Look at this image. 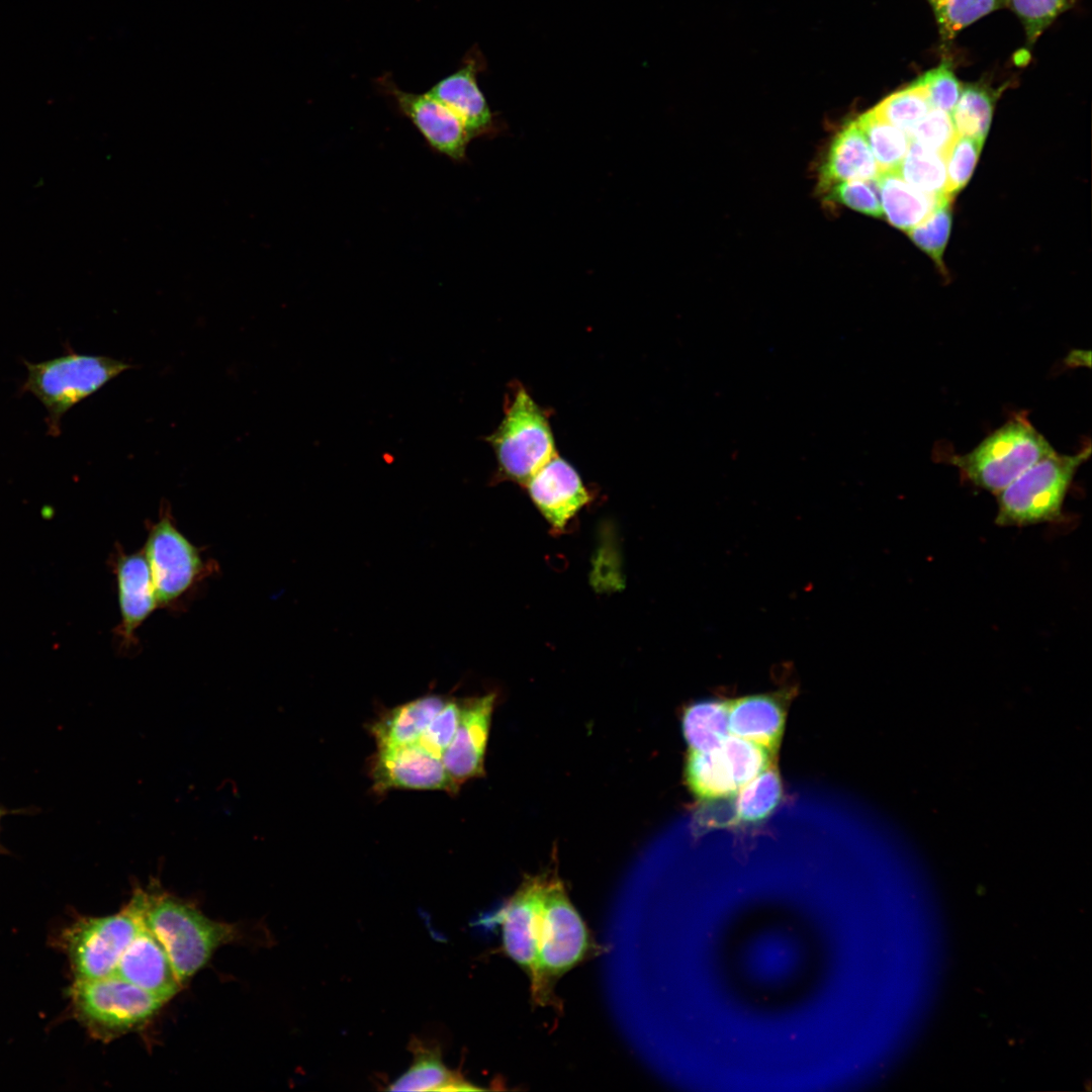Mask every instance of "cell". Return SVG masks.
Masks as SVG:
<instances>
[{"instance_id":"1","label":"cell","mask_w":1092,"mask_h":1092,"mask_svg":"<svg viewBox=\"0 0 1092 1092\" xmlns=\"http://www.w3.org/2000/svg\"><path fill=\"white\" fill-rule=\"evenodd\" d=\"M132 897L144 924L165 948L182 985L219 946L236 938L234 925L208 918L192 904L162 891L157 883L148 890L135 889Z\"/></svg>"},{"instance_id":"2","label":"cell","mask_w":1092,"mask_h":1092,"mask_svg":"<svg viewBox=\"0 0 1092 1092\" xmlns=\"http://www.w3.org/2000/svg\"><path fill=\"white\" fill-rule=\"evenodd\" d=\"M536 942L539 984L532 1001L539 1006H557L553 991L557 979L598 954L599 946L556 876L547 882Z\"/></svg>"},{"instance_id":"3","label":"cell","mask_w":1092,"mask_h":1092,"mask_svg":"<svg viewBox=\"0 0 1092 1092\" xmlns=\"http://www.w3.org/2000/svg\"><path fill=\"white\" fill-rule=\"evenodd\" d=\"M1054 451L1027 414L1016 413L971 451L952 454L947 462L965 481L996 495Z\"/></svg>"},{"instance_id":"4","label":"cell","mask_w":1092,"mask_h":1092,"mask_svg":"<svg viewBox=\"0 0 1092 1092\" xmlns=\"http://www.w3.org/2000/svg\"><path fill=\"white\" fill-rule=\"evenodd\" d=\"M484 440L497 464L492 483L511 480L525 485L557 454L548 414L518 383L507 396L499 425Z\"/></svg>"},{"instance_id":"5","label":"cell","mask_w":1092,"mask_h":1092,"mask_svg":"<svg viewBox=\"0 0 1092 1092\" xmlns=\"http://www.w3.org/2000/svg\"><path fill=\"white\" fill-rule=\"evenodd\" d=\"M1090 454L1088 442L1075 454L1054 451L1033 464L996 494L995 523L1002 527H1026L1061 521L1068 490Z\"/></svg>"},{"instance_id":"6","label":"cell","mask_w":1092,"mask_h":1092,"mask_svg":"<svg viewBox=\"0 0 1092 1092\" xmlns=\"http://www.w3.org/2000/svg\"><path fill=\"white\" fill-rule=\"evenodd\" d=\"M27 377L21 390L32 393L46 407L49 434L58 437L62 417L131 365L107 356L69 352L38 363L24 361Z\"/></svg>"},{"instance_id":"7","label":"cell","mask_w":1092,"mask_h":1092,"mask_svg":"<svg viewBox=\"0 0 1092 1092\" xmlns=\"http://www.w3.org/2000/svg\"><path fill=\"white\" fill-rule=\"evenodd\" d=\"M69 996L76 1019L102 1041L146 1026L167 1003L115 974L74 980Z\"/></svg>"},{"instance_id":"8","label":"cell","mask_w":1092,"mask_h":1092,"mask_svg":"<svg viewBox=\"0 0 1092 1092\" xmlns=\"http://www.w3.org/2000/svg\"><path fill=\"white\" fill-rule=\"evenodd\" d=\"M142 924L131 896L119 912L101 917H80L60 938L74 980H90L114 974L117 964Z\"/></svg>"},{"instance_id":"9","label":"cell","mask_w":1092,"mask_h":1092,"mask_svg":"<svg viewBox=\"0 0 1092 1092\" xmlns=\"http://www.w3.org/2000/svg\"><path fill=\"white\" fill-rule=\"evenodd\" d=\"M143 552L159 607L175 606L208 573L201 550L177 528L168 508L150 525Z\"/></svg>"},{"instance_id":"10","label":"cell","mask_w":1092,"mask_h":1092,"mask_svg":"<svg viewBox=\"0 0 1092 1092\" xmlns=\"http://www.w3.org/2000/svg\"><path fill=\"white\" fill-rule=\"evenodd\" d=\"M548 879L545 874L526 876L514 895L481 921L499 925L504 952L527 974L531 997L539 984L536 929Z\"/></svg>"},{"instance_id":"11","label":"cell","mask_w":1092,"mask_h":1092,"mask_svg":"<svg viewBox=\"0 0 1092 1092\" xmlns=\"http://www.w3.org/2000/svg\"><path fill=\"white\" fill-rule=\"evenodd\" d=\"M377 89L391 101L396 111L418 129L427 145L436 153L456 163L466 160L471 136L459 117L446 105L427 92L418 94L402 90L390 73L375 79Z\"/></svg>"},{"instance_id":"12","label":"cell","mask_w":1092,"mask_h":1092,"mask_svg":"<svg viewBox=\"0 0 1092 1092\" xmlns=\"http://www.w3.org/2000/svg\"><path fill=\"white\" fill-rule=\"evenodd\" d=\"M371 778L374 790H439L455 794L459 790L442 759L418 741L389 748H377L372 756Z\"/></svg>"},{"instance_id":"13","label":"cell","mask_w":1092,"mask_h":1092,"mask_svg":"<svg viewBox=\"0 0 1092 1092\" xmlns=\"http://www.w3.org/2000/svg\"><path fill=\"white\" fill-rule=\"evenodd\" d=\"M484 59L472 48L453 73L433 85L427 93L446 105L463 122L471 139L492 136L498 130L497 121L481 92L477 75L484 69Z\"/></svg>"},{"instance_id":"14","label":"cell","mask_w":1092,"mask_h":1092,"mask_svg":"<svg viewBox=\"0 0 1092 1092\" xmlns=\"http://www.w3.org/2000/svg\"><path fill=\"white\" fill-rule=\"evenodd\" d=\"M495 695L463 699L456 732L441 759L457 785L484 775V755Z\"/></svg>"},{"instance_id":"15","label":"cell","mask_w":1092,"mask_h":1092,"mask_svg":"<svg viewBox=\"0 0 1092 1092\" xmlns=\"http://www.w3.org/2000/svg\"><path fill=\"white\" fill-rule=\"evenodd\" d=\"M525 485L534 505L557 531L563 530L589 500L577 471L557 454Z\"/></svg>"},{"instance_id":"16","label":"cell","mask_w":1092,"mask_h":1092,"mask_svg":"<svg viewBox=\"0 0 1092 1092\" xmlns=\"http://www.w3.org/2000/svg\"><path fill=\"white\" fill-rule=\"evenodd\" d=\"M113 569L120 611L117 635L128 648L136 645V631L159 605L143 551L126 554L117 550Z\"/></svg>"},{"instance_id":"17","label":"cell","mask_w":1092,"mask_h":1092,"mask_svg":"<svg viewBox=\"0 0 1092 1092\" xmlns=\"http://www.w3.org/2000/svg\"><path fill=\"white\" fill-rule=\"evenodd\" d=\"M114 974L167 1002L182 986L165 948L143 920Z\"/></svg>"},{"instance_id":"18","label":"cell","mask_w":1092,"mask_h":1092,"mask_svg":"<svg viewBox=\"0 0 1092 1092\" xmlns=\"http://www.w3.org/2000/svg\"><path fill=\"white\" fill-rule=\"evenodd\" d=\"M791 697L792 691L782 690L728 701L729 732L761 745L776 755Z\"/></svg>"},{"instance_id":"19","label":"cell","mask_w":1092,"mask_h":1092,"mask_svg":"<svg viewBox=\"0 0 1092 1092\" xmlns=\"http://www.w3.org/2000/svg\"><path fill=\"white\" fill-rule=\"evenodd\" d=\"M878 165L855 120L847 122L834 136L820 167L818 188L826 192L839 182L875 180Z\"/></svg>"},{"instance_id":"20","label":"cell","mask_w":1092,"mask_h":1092,"mask_svg":"<svg viewBox=\"0 0 1092 1092\" xmlns=\"http://www.w3.org/2000/svg\"><path fill=\"white\" fill-rule=\"evenodd\" d=\"M408 1049L413 1062L408 1069L390 1084V1091H476L483 1090L468 1082L459 1072L449 1069L442 1060L437 1044L413 1037Z\"/></svg>"},{"instance_id":"21","label":"cell","mask_w":1092,"mask_h":1092,"mask_svg":"<svg viewBox=\"0 0 1092 1092\" xmlns=\"http://www.w3.org/2000/svg\"><path fill=\"white\" fill-rule=\"evenodd\" d=\"M883 215L895 228L908 232L925 220L951 196H934L907 183L898 170L879 173L876 178Z\"/></svg>"},{"instance_id":"22","label":"cell","mask_w":1092,"mask_h":1092,"mask_svg":"<svg viewBox=\"0 0 1092 1092\" xmlns=\"http://www.w3.org/2000/svg\"><path fill=\"white\" fill-rule=\"evenodd\" d=\"M447 700L442 695H426L381 714L370 727L377 748L417 742Z\"/></svg>"},{"instance_id":"23","label":"cell","mask_w":1092,"mask_h":1092,"mask_svg":"<svg viewBox=\"0 0 1092 1092\" xmlns=\"http://www.w3.org/2000/svg\"><path fill=\"white\" fill-rule=\"evenodd\" d=\"M686 780L690 791L702 801L727 799L741 788L735 764L722 744L710 751L690 750Z\"/></svg>"},{"instance_id":"24","label":"cell","mask_w":1092,"mask_h":1092,"mask_svg":"<svg viewBox=\"0 0 1092 1092\" xmlns=\"http://www.w3.org/2000/svg\"><path fill=\"white\" fill-rule=\"evenodd\" d=\"M681 725L690 750L704 752L719 747L729 736L728 701L706 699L690 705Z\"/></svg>"},{"instance_id":"25","label":"cell","mask_w":1092,"mask_h":1092,"mask_svg":"<svg viewBox=\"0 0 1092 1092\" xmlns=\"http://www.w3.org/2000/svg\"><path fill=\"white\" fill-rule=\"evenodd\" d=\"M731 824L753 825L766 819L783 798V783L778 769L769 766L733 796Z\"/></svg>"},{"instance_id":"26","label":"cell","mask_w":1092,"mask_h":1092,"mask_svg":"<svg viewBox=\"0 0 1092 1092\" xmlns=\"http://www.w3.org/2000/svg\"><path fill=\"white\" fill-rule=\"evenodd\" d=\"M855 122L871 148L879 172L897 170L909 149L907 133L889 123L873 108L860 114Z\"/></svg>"},{"instance_id":"27","label":"cell","mask_w":1092,"mask_h":1092,"mask_svg":"<svg viewBox=\"0 0 1092 1092\" xmlns=\"http://www.w3.org/2000/svg\"><path fill=\"white\" fill-rule=\"evenodd\" d=\"M897 170L907 183L924 193L950 196L947 192L945 158L939 153L910 141L907 154Z\"/></svg>"},{"instance_id":"28","label":"cell","mask_w":1092,"mask_h":1092,"mask_svg":"<svg viewBox=\"0 0 1092 1092\" xmlns=\"http://www.w3.org/2000/svg\"><path fill=\"white\" fill-rule=\"evenodd\" d=\"M995 104V94L987 87L969 84L950 112L958 135L984 141L988 133Z\"/></svg>"},{"instance_id":"29","label":"cell","mask_w":1092,"mask_h":1092,"mask_svg":"<svg viewBox=\"0 0 1092 1092\" xmlns=\"http://www.w3.org/2000/svg\"><path fill=\"white\" fill-rule=\"evenodd\" d=\"M937 26L942 46L949 44L963 28L983 16L1007 7L1008 0H927Z\"/></svg>"},{"instance_id":"30","label":"cell","mask_w":1092,"mask_h":1092,"mask_svg":"<svg viewBox=\"0 0 1092 1092\" xmlns=\"http://www.w3.org/2000/svg\"><path fill=\"white\" fill-rule=\"evenodd\" d=\"M923 89L914 83L882 100L873 109L909 136L931 109Z\"/></svg>"},{"instance_id":"31","label":"cell","mask_w":1092,"mask_h":1092,"mask_svg":"<svg viewBox=\"0 0 1092 1092\" xmlns=\"http://www.w3.org/2000/svg\"><path fill=\"white\" fill-rule=\"evenodd\" d=\"M1074 3L1075 0H1008L1007 6L1021 21L1026 44L1031 48L1054 20Z\"/></svg>"},{"instance_id":"32","label":"cell","mask_w":1092,"mask_h":1092,"mask_svg":"<svg viewBox=\"0 0 1092 1092\" xmlns=\"http://www.w3.org/2000/svg\"><path fill=\"white\" fill-rule=\"evenodd\" d=\"M950 202L947 200L938 205L925 220L907 232L914 244L940 267L951 228Z\"/></svg>"},{"instance_id":"33","label":"cell","mask_w":1092,"mask_h":1092,"mask_svg":"<svg viewBox=\"0 0 1092 1092\" xmlns=\"http://www.w3.org/2000/svg\"><path fill=\"white\" fill-rule=\"evenodd\" d=\"M912 83L923 89L932 108L948 113L953 109L963 89L954 75L951 62L946 59Z\"/></svg>"},{"instance_id":"34","label":"cell","mask_w":1092,"mask_h":1092,"mask_svg":"<svg viewBox=\"0 0 1092 1092\" xmlns=\"http://www.w3.org/2000/svg\"><path fill=\"white\" fill-rule=\"evenodd\" d=\"M984 141L958 135L945 156L947 192H959L971 178Z\"/></svg>"},{"instance_id":"35","label":"cell","mask_w":1092,"mask_h":1092,"mask_svg":"<svg viewBox=\"0 0 1092 1092\" xmlns=\"http://www.w3.org/2000/svg\"><path fill=\"white\" fill-rule=\"evenodd\" d=\"M957 136L950 113L931 108L910 133L909 139L945 158Z\"/></svg>"},{"instance_id":"36","label":"cell","mask_w":1092,"mask_h":1092,"mask_svg":"<svg viewBox=\"0 0 1092 1092\" xmlns=\"http://www.w3.org/2000/svg\"><path fill=\"white\" fill-rule=\"evenodd\" d=\"M826 192L827 201L843 204L868 215L883 216L876 179L839 182Z\"/></svg>"},{"instance_id":"37","label":"cell","mask_w":1092,"mask_h":1092,"mask_svg":"<svg viewBox=\"0 0 1092 1092\" xmlns=\"http://www.w3.org/2000/svg\"><path fill=\"white\" fill-rule=\"evenodd\" d=\"M463 700L448 698L445 705L433 718L418 740L428 751L437 757L451 742L460 719Z\"/></svg>"},{"instance_id":"38","label":"cell","mask_w":1092,"mask_h":1092,"mask_svg":"<svg viewBox=\"0 0 1092 1092\" xmlns=\"http://www.w3.org/2000/svg\"><path fill=\"white\" fill-rule=\"evenodd\" d=\"M15 812H17V811H9V810H7V809L0 806V825H1V820L5 815L10 814V813H15ZM3 849L4 848L2 847V845L0 843V852L3 851Z\"/></svg>"}]
</instances>
